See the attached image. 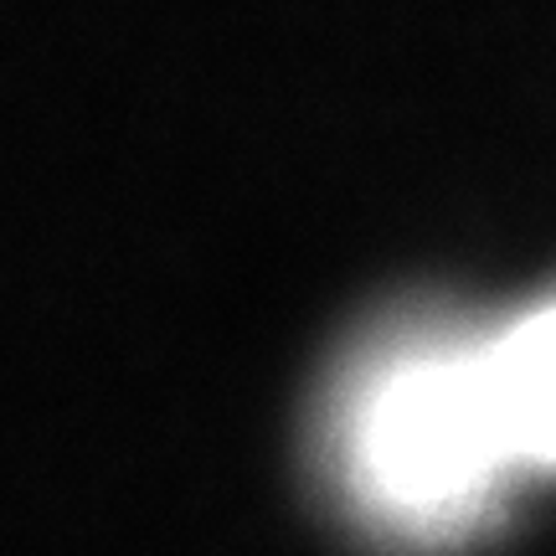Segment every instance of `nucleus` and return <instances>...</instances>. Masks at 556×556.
Listing matches in <instances>:
<instances>
[{
    "instance_id": "nucleus-1",
    "label": "nucleus",
    "mask_w": 556,
    "mask_h": 556,
    "mask_svg": "<svg viewBox=\"0 0 556 556\" xmlns=\"http://www.w3.org/2000/svg\"><path fill=\"white\" fill-rule=\"evenodd\" d=\"M510 458L484 356H413L361 402V484L397 520L448 526L469 516Z\"/></svg>"
},
{
    "instance_id": "nucleus-2",
    "label": "nucleus",
    "mask_w": 556,
    "mask_h": 556,
    "mask_svg": "<svg viewBox=\"0 0 556 556\" xmlns=\"http://www.w3.org/2000/svg\"><path fill=\"white\" fill-rule=\"evenodd\" d=\"M484 377L510 454L556 464V304L516 325L505 345L484 356Z\"/></svg>"
}]
</instances>
